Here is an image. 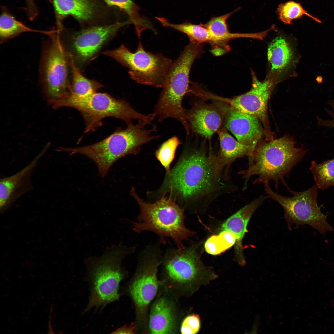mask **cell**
Here are the masks:
<instances>
[{"mask_svg": "<svg viewBox=\"0 0 334 334\" xmlns=\"http://www.w3.org/2000/svg\"><path fill=\"white\" fill-rule=\"evenodd\" d=\"M167 175L164 186L185 204L210 202L230 189L214 159L203 149L187 151Z\"/></svg>", "mask_w": 334, "mask_h": 334, "instance_id": "6da1fadb", "label": "cell"}, {"mask_svg": "<svg viewBox=\"0 0 334 334\" xmlns=\"http://www.w3.org/2000/svg\"><path fill=\"white\" fill-rule=\"evenodd\" d=\"M306 151L297 147L293 139L287 136L259 143L249 159L248 168L240 171L246 180V186L252 176H257L253 183L260 184L273 180L276 192L279 182L289 188L285 178L303 157Z\"/></svg>", "mask_w": 334, "mask_h": 334, "instance_id": "7a4b0ae2", "label": "cell"}, {"mask_svg": "<svg viewBox=\"0 0 334 334\" xmlns=\"http://www.w3.org/2000/svg\"><path fill=\"white\" fill-rule=\"evenodd\" d=\"M161 265L160 285L178 298L192 294L217 277L203 264L194 246L168 249Z\"/></svg>", "mask_w": 334, "mask_h": 334, "instance_id": "3957f363", "label": "cell"}, {"mask_svg": "<svg viewBox=\"0 0 334 334\" xmlns=\"http://www.w3.org/2000/svg\"><path fill=\"white\" fill-rule=\"evenodd\" d=\"M138 121L136 125H127L125 129H117L97 143L75 148H62L61 150L69 152L71 155L79 153L91 159L97 165L99 174L103 178L118 160L127 155L138 153L141 146L159 138V135H151L156 131V125L147 129L146 126L151 123Z\"/></svg>", "mask_w": 334, "mask_h": 334, "instance_id": "277c9868", "label": "cell"}, {"mask_svg": "<svg viewBox=\"0 0 334 334\" xmlns=\"http://www.w3.org/2000/svg\"><path fill=\"white\" fill-rule=\"evenodd\" d=\"M131 193L140 209L136 221L133 223V230L137 233L145 231L153 232L159 236L162 244H165V238H169L178 249L184 248L183 242L188 240L194 233L185 226L184 209L176 203L172 195L167 198L165 192L155 202L150 203L141 199L134 188Z\"/></svg>", "mask_w": 334, "mask_h": 334, "instance_id": "5b68a950", "label": "cell"}, {"mask_svg": "<svg viewBox=\"0 0 334 334\" xmlns=\"http://www.w3.org/2000/svg\"><path fill=\"white\" fill-rule=\"evenodd\" d=\"M135 250L134 246L127 247L120 243L107 248L99 257H93L86 260L91 288L86 311L93 307H104L118 299L120 283L126 274L122 262Z\"/></svg>", "mask_w": 334, "mask_h": 334, "instance_id": "8992f818", "label": "cell"}, {"mask_svg": "<svg viewBox=\"0 0 334 334\" xmlns=\"http://www.w3.org/2000/svg\"><path fill=\"white\" fill-rule=\"evenodd\" d=\"M203 52L202 44L190 40L178 58L172 62L154 108L153 113L158 117L159 122L173 118L182 125L186 123V110L182 106V100L189 88L192 64Z\"/></svg>", "mask_w": 334, "mask_h": 334, "instance_id": "52a82bcc", "label": "cell"}, {"mask_svg": "<svg viewBox=\"0 0 334 334\" xmlns=\"http://www.w3.org/2000/svg\"><path fill=\"white\" fill-rule=\"evenodd\" d=\"M158 242L147 246L139 255L136 271L127 290L135 308L136 333H148L150 305L159 291L157 276L163 256Z\"/></svg>", "mask_w": 334, "mask_h": 334, "instance_id": "ba28073f", "label": "cell"}, {"mask_svg": "<svg viewBox=\"0 0 334 334\" xmlns=\"http://www.w3.org/2000/svg\"><path fill=\"white\" fill-rule=\"evenodd\" d=\"M52 107L57 109L66 106L74 108L84 119L85 133L94 130L101 125V120L113 117L120 119L127 125L133 124L132 119L150 122L155 118L152 113L142 114L133 109L124 99H117L107 93L96 92L88 96L80 97L69 93L64 97L49 102Z\"/></svg>", "mask_w": 334, "mask_h": 334, "instance_id": "9c48e42d", "label": "cell"}, {"mask_svg": "<svg viewBox=\"0 0 334 334\" xmlns=\"http://www.w3.org/2000/svg\"><path fill=\"white\" fill-rule=\"evenodd\" d=\"M268 183H263L264 190L268 198L277 202L283 208L284 217L289 228L293 224L297 226L307 225L323 235L329 232H334V229L327 220V216L321 212L317 205L318 188L316 184L300 192L289 189L288 191L293 195L288 197L273 191Z\"/></svg>", "mask_w": 334, "mask_h": 334, "instance_id": "30bf717a", "label": "cell"}, {"mask_svg": "<svg viewBox=\"0 0 334 334\" xmlns=\"http://www.w3.org/2000/svg\"><path fill=\"white\" fill-rule=\"evenodd\" d=\"M103 54L128 68L131 78L136 82L157 88L162 87L173 62L161 54L146 51L140 41L134 53L122 44Z\"/></svg>", "mask_w": 334, "mask_h": 334, "instance_id": "8fae6325", "label": "cell"}, {"mask_svg": "<svg viewBox=\"0 0 334 334\" xmlns=\"http://www.w3.org/2000/svg\"><path fill=\"white\" fill-rule=\"evenodd\" d=\"M59 32L49 35L50 39L42 57L41 75L48 100L64 97L68 93L70 85L68 79L69 56Z\"/></svg>", "mask_w": 334, "mask_h": 334, "instance_id": "7c38bea8", "label": "cell"}, {"mask_svg": "<svg viewBox=\"0 0 334 334\" xmlns=\"http://www.w3.org/2000/svg\"><path fill=\"white\" fill-rule=\"evenodd\" d=\"M251 73L252 88L249 91L232 98L216 96V99L226 103L233 110L257 118L263 126L267 140H272L273 139L268 120V105L273 88L274 80L268 77L261 81L252 70Z\"/></svg>", "mask_w": 334, "mask_h": 334, "instance_id": "4fadbf2b", "label": "cell"}, {"mask_svg": "<svg viewBox=\"0 0 334 334\" xmlns=\"http://www.w3.org/2000/svg\"><path fill=\"white\" fill-rule=\"evenodd\" d=\"M130 21L90 28L74 33L70 43L68 53L79 69L91 60L104 45L122 27Z\"/></svg>", "mask_w": 334, "mask_h": 334, "instance_id": "5bb4252c", "label": "cell"}, {"mask_svg": "<svg viewBox=\"0 0 334 334\" xmlns=\"http://www.w3.org/2000/svg\"><path fill=\"white\" fill-rule=\"evenodd\" d=\"M178 298L160 286L149 307L148 333L177 334L180 328Z\"/></svg>", "mask_w": 334, "mask_h": 334, "instance_id": "9a60e30c", "label": "cell"}, {"mask_svg": "<svg viewBox=\"0 0 334 334\" xmlns=\"http://www.w3.org/2000/svg\"><path fill=\"white\" fill-rule=\"evenodd\" d=\"M216 101L209 104L198 102L190 109L186 110L190 129L194 132L209 139L220 129L230 108L226 103Z\"/></svg>", "mask_w": 334, "mask_h": 334, "instance_id": "2e32d148", "label": "cell"}, {"mask_svg": "<svg viewBox=\"0 0 334 334\" xmlns=\"http://www.w3.org/2000/svg\"><path fill=\"white\" fill-rule=\"evenodd\" d=\"M47 145L26 166L15 174L0 179V211L8 210L18 198L33 188L31 177L39 161L48 149Z\"/></svg>", "mask_w": 334, "mask_h": 334, "instance_id": "e0dca14e", "label": "cell"}, {"mask_svg": "<svg viewBox=\"0 0 334 334\" xmlns=\"http://www.w3.org/2000/svg\"><path fill=\"white\" fill-rule=\"evenodd\" d=\"M224 124L238 141L250 147L253 151L264 134L261 122L257 118L230 107L225 116Z\"/></svg>", "mask_w": 334, "mask_h": 334, "instance_id": "ac0fdd59", "label": "cell"}, {"mask_svg": "<svg viewBox=\"0 0 334 334\" xmlns=\"http://www.w3.org/2000/svg\"><path fill=\"white\" fill-rule=\"evenodd\" d=\"M268 196L261 195L246 205L228 218L223 224L221 231L227 230L235 236L236 259L241 265L246 263L242 244L243 238L247 232V226L251 216Z\"/></svg>", "mask_w": 334, "mask_h": 334, "instance_id": "d6986e66", "label": "cell"}, {"mask_svg": "<svg viewBox=\"0 0 334 334\" xmlns=\"http://www.w3.org/2000/svg\"><path fill=\"white\" fill-rule=\"evenodd\" d=\"M220 142V148L217 156H214V160L217 169L222 172L226 167L229 171L230 165L236 159L251 156L253 150L250 147L241 143L236 140L223 127L218 131Z\"/></svg>", "mask_w": 334, "mask_h": 334, "instance_id": "ffe728a7", "label": "cell"}, {"mask_svg": "<svg viewBox=\"0 0 334 334\" xmlns=\"http://www.w3.org/2000/svg\"><path fill=\"white\" fill-rule=\"evenodd\" d=\"M238 9L221 16L212 17L206 24H203L216 39L219 46L226 51L229 49L227 43L230 40L238 38H251L262 40L264 37L262 32L254 33H232L229 32L226 20Z\"/></svg>", "mask_w": 334, "mask_h": 334, "instance_id": "44dd1931", "label": "cell"}, {"mask_svg": "<svg viewBox=\"0 0 334 334\" xmlns=\"http://www.w3.org/2000/svg\"><path fill=\"white\" fill-rule=\"evenodd\" d=\"M267 54L271 72L277 74L282 73L289 68L293 59L292 48L281 36L276 37L270 43Z\"/></svg>", "mask_w": 334, "mask_h": 334, "instance_id": "7402d4cb", "label": "cell"}, {"mask_svg": "<svg viewBox=\"0 0 334 334\" xmlns=\"http://www.w3.org/2000/svg\"><path fill=\"white\" fill-rule=\"evenodd\" d=\"M57 16L71 15L82 20H88L94 16L95 5L90 0H53Z\"/></svg>", "mask_w": 334, "mask_h": 334, "instance_id": "603a6c76", "label": "cell"}, {"mask_svg": "<svg viewBox=\"0 0 334 334\" xmlns=\"http://www.w3.org/2000/svg\"><path fill=\"white\" fill-rule=\"evenodd\" d=\"M156 18L164 26L173 28L186 34L190 40L202 44L209 42L217 49L219 46L216 39L203 24H195L188 22L174 24L170 23L164 18L156 17Z\"/></svg>", "mask_w": 334, "mask_h": 334, "instance_id": "cb8c5ba5", "label": "cell"}, {"mask_svg": "<svg viewBox=\"0 0 334 334\" xmlns=\"http://www.w3.org/2000/svg\"><path fill=\"white\" fill-rule=\"evenodd\" d=\"M69 56L72 75V84L69 88L70 94L78 97H85L96 92L103 87L99 82L88 79L83 76L72 57Z\"/></svg>", "mask_w": 334, "mask_h": 334, "instance_id": "d4e9b609", "label": "cell"}, {"mask_svg": "<svg viewBox=\"0 0 334 334\" xmlns=\"http://www.w3.org/2000/svg\"><path fill=\"white\" fill-rule=\"evenodd\" d=\"M104 0L109 5L117 6L127 14L131 23L135 26L139 38L140 37L142 32L145 30L150 29L155 31L150 22L140 14L139 7L132 0Z\"/></svg>", "mask_w": 334, "mask_h": 334, "instance_id": "484cf974", "label": "cell"}, {"mask_svg": "<svg viewBox=\"0 0 334 334\" xmlns=\"http://www.w3.org/2000/svg\"><path fill=\"white\" fill-rule=\"evenodd\" d=\"M34 32L49 35L53 31H39L30 28L17 20L8 12L3 11L0 18V42L3 43L22 33Z\"/></svg>", "mask_w": 334, "mask_h": 334, "instance_id": "4316f807", "label": "cell"}, {"mask_svg": "<svg viewBox=\"0 0 334 334\" xmlns=\"http://www.w3.org/2000/svg\"><path fill=\"white\" fill-rule=\"evenodd\" d=\"M310 169L318 188L324 190L334 186V159L319 164L312 161Z\"/></svg>", "mask_w": 334, "mask_h": 334, "instance_id": "83f0119b", "label": "cell"}, {"mask_svg": "<svg viewBox=\"0 0 334 334\" xmlns=\"http://www.w3.org/2000/svg\"><path fill=\"white\" fill-rule=\"evenodd\" d=\"M279 19L286 24H292L294 19L301 18L306 15L318 23L321 21L317 18L309 13L300 3L290 1L280 4L276 10Z\"/></svg>", "mask_w": 334, "mask_h": 334, "instance_id": "f1b7e54d", "label": "cell"}, {"mask_svg": "<svg viewBox=\"0 0 334 334\" xmlns=\"http://www.w3.org/2000/svg\"><path fill=\"white\" fill-rule=\"evenodd\" d=\"M236 242V238L232 233L222 230L218 235H213L209 238L205 243L204 248L208 253L217 255L231 247Z\"/></svg>", "mask_w": 334, "mask_h": 334, "instance_id": "f546056e", "label": "cell"}, {"mask_svg": "<svg viewBox=\"0 0 334 334\" xmlns=\"http://www.w3.org/2000/svg\"><path fill=\"white\" fill-rule=\"evenodd\" d=\"M180 143L177 136H173L162 143L156 152L157 159L165 168L167 173L170 171V164L174 157L176 149Z\"/></svg>", "mask_w": 334, "mask_h": 334, "instance_id": "4dcf8cb0", "label": "cell"}, {"mask_svg": "<svg viewBox=\"0 0 334 334\" xmlns=\"http://www.w3.org/2000/svg\"><path fill=\"white\" fill-rule=\"evenodd\" d=\"M200 325V318L198 315H189L181 323L180 331L182 334H195L199 331Z\"/></svg>", "mask_w": 334, "mask_h": 334, "instance_id": "1f68e13d", "label": "cell"}, {"mask_svg": "<svg viewBox=\"0 0 334 334\" xmlns=\"http://www.w3.org/2000/svg\"><path fill=\"white\" fill-rule=\"evenodd\" d=\"M136 333V327L134 323L129 325H125L112 333L114 334H135Z\"/></svg>", "mask_w": 334, "mask_h": 334, "instance_id": "d6a6232c", "label": "cell"}, {"mask_svg": "<svg viewBox=\"0 0 334 334\" xmlns=\"http://www.w3.org/2000/svg\"><path fill=\"white\" fill-rule=\"evenodd\" d=\"M32 0H28L27 1L29 4L30 5L29 6H31V7H32V8L33 9L34 8L33 7V6H34V5L33 4V2L32 1Z\"/></svg>", "mask_w": 334, "mask_h": 334, "instance_id": "836d02e7", "label": "cell"}]
</instances>
